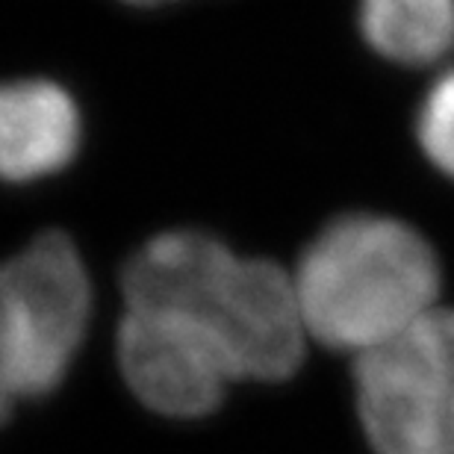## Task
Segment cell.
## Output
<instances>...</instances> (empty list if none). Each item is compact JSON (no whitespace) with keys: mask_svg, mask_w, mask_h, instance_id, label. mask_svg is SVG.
<instances>
[{"mask_svg":"<svg viewBox=\"0 0 454 454\" xmlns=\"http://www.w3.org/2000/svg\"><path fill=\"white\" fill-rule=\"evenodd\" d=\"M124 4H133V6H157V4H168V0H124Z\"/></svg>","mask_w":454,"mask_h":454,"instance_id":"10","label":"cell"},{"mask_svg":"<svg viewBox=\"0 0 454 454\" xmlns=\"http://www.w3.org/2000/svg\"><path fill=\"white\" fill-rule=\"evenodd\" d=\"M375 454H454V310L434 307L354 363Z\"/></svg>","mask_w":454,"mask_h":454,"instance_id":"4","label":"cell"},{"mask_svg":"<svg viewBox=\"0 0 454 454\" xmlns=\"http://www.w3.org/2000/svg\"><path fill=\"white\" fill-rule=\"evenodd\" d=\"M127 310L175 313L215 342L233 380H286L304 357L295 280L201 231L153 236L121 275Z\"/></svg>","mask_w":454,"mask_h":454,"instance_id":"1","label":"cell"},{"mask_svg":"<svg viewBox=\"0 0 454 454\" xmlns=\"http://www.w3.org/2000/svg\"><path fill=\"white\" fill-rule=\"evenodd\" d=\"M419 145L442 175L454 177V68L428 89L416 121Z\"/></svg>","mask_w":454,"mask_h":454,"instance_id":"8","label":"cell"},{"mask_svg":"<svg viewBox=\"0 0 454 454\" xmlns=\"http://www.w3.org/2000/svg\"><path fill=\"white\" fill-rule=\"evenodd\" d=\"M80 145V113L51 80L0 83V177L12 184L66 168Z\"/></svg>","mask_w":454,"mask_h":454,"instance_id":"6","label":"cell"},{"mask_svg":"<svg viewBox=\"0 0 454 454\" xmlns=\"http://www.w3.org/2000/svg\"><path fill=\"white\" fill-rule=\"evenodd\" d=\"M15 389L12 384H9V378H6V372L4 366H0V425H4L9 419V411H12V404H15Z\"/></svg>","mask_w":454,"mask_h":454,"instance_id":"9","label":"cell"},{"mask_svg":"<svg viewBox=\"0 0 454 454\" xmlns=\"http://www.w3.org/2000/svg\"><path fill=\"white\" fill-rule=\"evenodd\" d=\"M293 280L307 333L360 357L437 307L440 262L411 224L357 213L307 245Z\"/></svg>","mask_w":454,"mask_h":454,"instance_id":"2","label":"cell"},{"mask_svg":"<svg viewBox=\"0 0 454 454\" xmlns=\"http://www.w3.org/2000/svg\"><path fill=\"white\" fill-rule=\"evenodd\" d=\"M360 27L380 57L428 66L454 48V0H360Z\"/></svg>","mask_w":454,"mask_h":454,"instance_id":"7","label":"cell"},{"mask_svg":"<svg viewBox=\"0 0 454 454\" xmlns=\"http://www.w3.org/2000/svg\"><path fill=\"white\" fill-rule=\"evenodd\" d=\"M92 286L74 242L42 233L0 262V366L18 398L48 395L83 342Z\"/></svg>","mask_w":454,"mask_h":454,"instance_id":"3","label":"cell"},{"mask_svg":"<svg viewBox=\"0 0 454 454\" xmlns=\"http://www.w3.org/2000/svg\"><path fill=\"white\" fill-rule=\"evenodd\" d=\"M118 366L145 407L175 419L213 413L233 380L222 351L195 322L157 310H127Z\"/></svg>","mask_w":454,"mask_h":454,"instance_id":"5","label":"cell"}]
</instances>
